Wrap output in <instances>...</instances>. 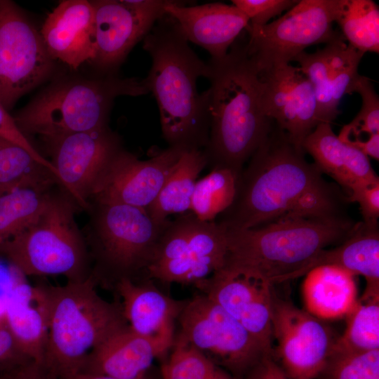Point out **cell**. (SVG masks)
<instances>
[{
  "mask_svg": "<svg viewBox=\"0 0 379 379\" xmlns=\"http://www.w3.org/2000/svg\"><path fill=\"white\" fill-rule=\"evenodd\" d=\"M305 154L273 121L238 176L232 205L217 222L226 230H242L289 215L347 217V196Z\"/></svg>",
  "mask_w": 379,
  "mask_h": 379,
  "instance_id": "cell-1",
  "label": "cell"
},
{
  "mask_svg": "<svg viewBox=\"0 0 379 379\" xmlns=\"http://www.w3.org/2000/svg\"><path fill=\"white\" fill-rule=\"evenodd\" d=\"M207 64L210 128L203 151L212 168H227L239 175L273 124L264 110L263 83L245 44L234 42L225 57Z\"/></svg>",
  "mask_w": 379,
  "mask_h": 379,
  "instance_id": "cell-2",
  "label": "cell"
},
{
  "mask_svg": "<svg viewBox=\"0 0 379 379\" xmlns=\"http://www.w3.org/2000/svg\"><path fill=\"white\" fill-rule=\"evenodd\" d=\"M152 58L145 78L157 100L162 135L169 147L202 149L209 137V116L205 92L197 79L209 69L190 47L176 21L165 14L143 39Z\"/></svg>",
  "mask_w": 379,
  "mask_h": 379,
  "instance_id": "cell-3",
  "label": "cell"
},
{
  "mask_svg": "<svg viewBox=\"0 0 379 379\" xmlns=\"http://www.w3.org/2000/svg\"><path fill=\"white\" fill-rule=\"evenodd\" d=\"M357 223L348 217L289 215L251 229L226 230L224 264L251 272L274 286L295 279L320 251L346 239Z\"/></svg>",
  "mask_w": 379,
  "mask_h": 379,
  "instance_id": "cell-4",
  "label": "cell"
},
{
  "mask_svg": "<svg viewBox=\"0 0 379 379\" xmlns=\"http://www.w3.org/2000/svg\"><path fill=\"white\" fill-rule=\"evenodd\" d=\"M91 276L81 282L45 284L48 333L42 365L54 379L80 371L87 355L128 324L121 305L103 299Z\"/></svg>",
  "mask_w": 379,
  "mask_h": 379,
  "instance_id": "cell-5",
  "label": "cell"
},
{
  "mask_svg": "<svg viewBox=\"0 0 379 379\" xmlns=\"http://www.w3.org/2000/svg\"><path fill=\"white\" fill-rule=\"evenodd\" d=\"M149 92L145 78L111 75L98 79L63 80L43 90L13 117L24 135L28 138L38 135L44 142L105 128L116 98Z\"/></svg>",
  "mask_w": 379,
  "mask_h": 379,
  "instance_id": "cell-6",
  "label": "cell"
},
{
  "mask_svg": "<svg viewBox=\"0 0 379 379\" xmlns=\"http://www.w3.org/2000/svg\"><path fill=\"white\" fill-rule=\"evenodd\" d=\"M79 208L65 191L51 192L36 219L0 246V256L25 277L62 276L69 282L85 281L91 274L92 265L75 220Z\"/></svg>",
  "mask_w": 379,
  "mask_h": 379,
  "instance_id": "cell-7",
  "label": "cell"
},
{
  "mask_svg": "<svg viewBox=\"0 0 379 379\" xmlns=\"http://www.w3.org/2000/svg\"><path fill=\"white\" fill-rule=\"evenodd\" d=\"M84 234L91 275L97 285L133 277L147 269L170 220L159 222L147 211L114 204H91Z\"/></svg>",
  "mask_w": 379,
  "mask_h": 379,
  "instance_id": "cell-8",
  "label": "cell"
},
{
  "mask_svg": "<svg viewBox=\"0 0 379 379\" xmlns=\"http://www.w3.org/2000/svg\"><path fill=\"white\" fill-rule=\"evenodd\" d=\"M227 253L225 228L188 212L169 221L146 270L164 283L193 284L201 289L223 266Z\"/></svg>",
  "mask_w": 379,
  "mask_h": 379,
  "instance_id": "cell-9",
  "label": "cell"
},
{
  "mask_svg": "<svg viewBox=\"0 0 379 379\" xmlns=\"http://www.w3.org/2000/svg\"><path fill=\"white\" fill-rule=\"evenodd\" d=\"M340 0H300L284 15L263 26L246 29L248 55L259 72L290 64L307 47L343 37L333 25Z\"/></svg>",
  "mask_w": 379,
  "mask_h": 379,
  "instance_id": "cell-10",
  "label": "cell"
},
{
  "mask_svg": "<svg viewBox=\"0 0 379 379\" xmlns=\"http://www.w3.org/2000/svg\"><path fill=\"white\" fill-rule=\"evenodd\" d=\"M178 337L234 376L248 375L267 353L246 328L220 305L203 293L187 301L178 318Z\"/></svg>",
  "mask_w": 379,
  "mask_h": 379,
  "instance_id": "cell-11",
  "label": "cell"
},
{
  "mask_svg": "<svg viewBox=\"0 0 379 379\" xmlns=\"http://www.w3.org/2000/svg\"><path fill=\"white\" fill-rule=\"evenodd\" d=\"M53 67L40 31L15 2L0 0V103L11 110Z\"/></svg>",
  "mask_w": 379,
  "mask_h": 379,
  "instance_id": "cell-12",
  "label": "cell"
},
{
  "mask_svg": "<svg viewBox=\"0 0 379 379\" xmlns=\"http://www.w3.org/2000/svg\"><path fill=\"white\" fill-rule=\"evenodd\" d=\"M60 188L88 211L92 189L109 161L122 148L109 126L44 141Z\"/></svg>",
  "mask_w": 379,
  "mask_h": 379,
  "instance_id": "cell-13",
  "label": "cell"
},
{
  "mask_svg": "<svg viewBox=\"0 0 379 379\" xmlns=\"http://www.w3.org/2000/svg\"><path fill=\"white\" fill-rule=\"evenodd\" d=\"M185 150L168 147L148 159L119 149L97 179L90 204H114L147 210Z\"/></svg>",
  "mask_w": 379,
  "mask_h": 379,
  "instance_id": "cell-14",
  "label": "cell"
},
{
  "mask_svg": "<svg viewBox=\"0 0 379 379\" xmlns=\"http://www.w3.org/2000/svg\"><path fill=\"white\" fill-rule=\"evenodd\" d=\"M272 328L286 373L299 379L319 378L334 342L320 319L278 297L273 288Z\"/></svg>",
  "mask_w": 379,
  "mask_h": 379,
  "instance_id": "cell-15",
  "label": "cell"
},
{
  "mask_svg": "<svg viewBox=\"0 0 379 379\" xmlns=\"http://www.w3.org/2000/svg\"><path fill=\"white\" fill-rule=\"evenodd\" d=\"M168 1L95 0L93 62L112 70L124 60L132 48L165 14Z\"/></svg>",
  "mask_w": 379,
  "mask_h": 379,
  "instance_id": "cell-16",
  "label": "cell"
},
{
  "mask_svg": "<svg viewBox=\"0 0 379 379\" xmlns=\"http://www.w3.org/2000/svg\"><path fill=\"white\" fill-rule=\"evenodd\" d=\"M273 288L251 272L223 265L201 290L239 321L267 353L273 354Z\"/></svg>",
  "mask_w": 379,
  "mask_h": 379,
  "instance_id": "cell-17",
  "label": "cell"
},
{
  "mask_svg": "<svg viewBox=\"0 0 379 379\" xmlns=\"http://www.w3.org/2000/svg\"><path fill=\"white\" fill-rule=\"evenodd\" d=\"M263 83L266 115L302 148L305 139L321 124L314 91L298 66L290 64L259 72Z\"/></svg>",
  "mask_w": 379,
  "mask_h": 379,
  "instance_id": "cell-18",
  "label": "cell"
},
{
  "mask_svg": "<svg viewBox=\"0 0 379 379\" xmlns=\"http://www.w3.org/2000/svg\"><path fill=\"white\" fill-rule=\"evenodd\" d=\"M364 55L342 37L314 53L303 51L294 58L313 87L321 123L331 124L340 113L343 97L356 93Z\"/></svg>",
  "mask_w": 379,
  "mask_h": 379,
  "instance_id": "cell-19",
  "label": "cell"
},
{
  "mask_svg": "<svg viewBox=\"0 0 379 379\" xmlns=\"http://www.w3.org/2000/svg\"><path fill=\"white\" fill-rule=\"evenodd\" d=\"M164 10L176 21L188 42L206 50L213 59L225 57L249 23L234 5L218 2L185 6L180 2L168 1Z\"/></svg>",
  "mask_w": 379,
  "mask_h": 379,
  "instance_id": "cell-20",
  "label": "cell"
},
{
  "mask_svg": "<svg viewBox=\"0 0 379 379\" xmlns=\"http://www.w3.org/2000/svg\"><path fill=\"white\" fill-rule=\"evenodd\" d=\"M40 33L51 58L72 69L95 58L94 10L91 1H60L47 15Z\"/></svg>",
  "mask_w": 379,
  "mask_h": 379,
  "instance_id": "cell-21",
  "label": "cell"
},
{
  "mask_svg": "<svg viewBox=\"0 0 379 379\" xmlns=\"http://www.w3.org/2000/svg\"><path fill=\"white\" fill-rule=\"evenodd\" d=\"M121 298L123 315L135 333L158 345L165 352L174 342V322L186 302L164 294L150 284H138L128 278L114 285Z\"/></svg>",
  "mask_w": 379,
  "mask_h": 379,
  "instance_id": "cell-22",
  "label": "cell"
},
{
  "mask_svg": "<svg viewBox=\"0 0 379 379\" xmlns=\"http://www.w3.org/2000/svg\"><path fill=\"white\" fill-rule=\"evenodd\" d=\"M301 147L313 158L322 173L332 178L347 194L355 186L379 182L368 157L341 141L331 124H318Z\"/></svg>",
  "mask_w": 379,
  "mask_h": 379,
  "instance_id": "cell-23",
  "label": "cell"
},
{
  "mask_svg": "<svg viewBox=\"0 0 379 379\" xmlns=\"http://www.w3.org/2000/svg\"><path fill=\"white\" fill-rule=\"evenodd\" d=\"M166 352L128 326L116 331L86 357L81 371L117 379H139L153 360Z\"/></svg>",
  "mask_w": 379,
  "mask_h": 379,
  "instance_id": "cell-24",
  "label": "cell"
},
{
  "mask_svg": "<svg viewBox=\"0 0 379 379\" xmlns=\"http://www.w3.org/2000/svg\"><path fill=\"white\" fill-rule=\"evenodd\" d=\"M326 265L341 267L366 280L360 300H379V230L378 225L357 223L352 234L342 243L320 251L295 276H305L312 269Z\"/></svg>",
  "mask_w": 379,
  "mask_h": 379,
  "instance_id": "cell-25",
  "label": "cell"
},
{
  "mask_svg": "<svg viewBox=\"0 0 379 379\" xmlns=\"http://www.w3.org/2000/svg\"><path fill=\"white\" fill-rule=\"evenodd\" d=\"M4 319L23 352L42 364L48 333L45 284L25 281L17 286L7 301Z\"/></svg>",
  "mask_w": 379,
  "mask_h": 379,
  "instance_id": "cell-26",
  "label": "cell"
},
{
  "mask_svg": "<svg viewBox=\"0 0 379 379\" xmlns=\"http://www.w3.org/2000/svg\"><path fill=\"white\" fill-rule=\"evenodd\" d=\"M302 295L307 312L320 319L347 317L357 303L355 275L333 265L316 267L305 275Z\"/></svg>",
  "mask_w": 379,
  "mask_h": 379,
  "instance_id": "cell-27",
  "label": "cell"
},
{
  "mask_svg": "<svg viewBox=\"0 0 379 379\" xmlns=\"http://www.w3.org/2000/svg\"><path fill=\"white\" fill-rule=\"evenodd\" d=\"M208 165L203 149L185 150L168 176L157 198L147 208L150 216L159 222L173 214L190 212L194 187L199 173Z\"/></svg>",
  "mask_w": 379,
  "mask_h": 379,
  "instance_id": "cell-28",
  "label": "cell"
},
{
  "mask_svg": "<svg viewBox=\"0 0 379 379\" xmlns=\"http://www.w3.org/2000/svg\"><path fill=\"white\" fill-rule=\"evenodd\" d=\"M55 175L28 151L0 136V195L20 187L51 188Z\"/></svg>",
  "mask_w": 379,
  "mask_h": 379,
  "instance_id": "cell-29",
  "label": "cell"
},
{
  "mask_svg": "<svg viewBox=\"0 0 379 379\" xmlns=\"http://www.w3.org/2000/svg\"><path fill=\"white\" fill-rule=\"evenodd\" d=\"M335 22L352 48L379 53V8L373 1L340 0Z\"/></svg>",
  "mask_w": 379,
  "mask_h": 379,
  "instance_id": "cell-30",
  "label": "cell"
},
{
  "mask_svg": "<svg viewBox=\"0 0 379 379\" xmlns=\"http://www.w3.org/2000/svg\"><path fill=\"white\" fill-rule=\"evenodd\" d=\"M51 192V188L20 187L0 195V246L36 219Z\"/></svg>",
  "mask_w": 379,
  "mask_h": 379,
  "instance_id": "cell-31",
  "label": "cell"
},
{
  "mask_svg": "<svg viewBox=\"0 0 379 379\" xmlns=\"http://www.w3.org/2000/svg\"><path fill=\"white\" fill-rule=\"evenodd\" d=\"M238 176L227 168H213L208 174L197 181L190 212L201 221H214L232 205Z\"/></svg>",
  "mask_w": 379,
  "mask_h": 379,
  "instance_id": "cell-32",
  "label": "cell"
},
{
  "mask_svg": "<svg viewBox=\"0 0 379 379\" xmlns=\"http://www.w3.org/2000/svg\"><path fill=\"white\" fill-rule=\"evenodd\" d=\"M343 334L333 344L331 354H357L379 350V300H357L347 317Z\"/></svg>",
  "mask_w": 379,
  "mask_h": 379,
  "instance_id": "cell-33",
  "label": "cell"
},
{
  "mask_svg": "<svg viewBox=\"0 0 379 379\" xmlns=\"http://www.w3.org/2000/svg\"><path fill=\"white\" fill-rule=\"evenodd\" d=\"M172 347L161 368L164 379H239L178 336Z\"/></svg>",
  "mask_w": 379,
  "mask_h": 379,
  "instance_id": "cell-34",
  "label": "cell"
},
{
  "mask_svg": "<svg viewBox=\"0 0 379 379\" xmlns=\"http://www.w3.org/2000/svg\"><path fill=\"white\" fill-rule=\"evenodd\" d=\"M356 93L361 97V107L338 136L343 142L358 149L371 136L379 133V97L370 79L364 76H361Z\"/></svg>",
  "mask_w": 379,
  "mask_h": 379,
  "instance_id": "cell-35",
  "label": "cell"
},
{
  "mask_svg": "<svg viewBox=\"0 0 379 379\" xmlns=\"http://www.w3.org/2000/svg\"><path fill=\"white\" fill-rule=\"evenodd\" d=\"M379 379V350L357 354H331L319 378Z\"/></svg>",
  "mask_w": 379,
  "mask_h": 379,
  "instance_id": "cell-36",
  "label": "cell"
},
{
  "mask_svg": "<svg viewBox=\"0 0 379 379\" xmlns=\"http://www.w3.org/2000/svg\"><path fill=\"white\" fill-rule=\"evenodd\" d=\"M233 5L248 19L252 26H263L273 18L288 11L296 0H232Z\"/></svg>",
  "mask_w": 379,
  "mask_h": 379,
  "instance_id": "cell-37",
  "label": "cell"
},
{
  "mask_svg": "<svg viewBox=\"0 0 379 379\" xmlns=\"http://www.w3.org/2000/svg\"><path fill=\"white\" fill-rule=\"evenodd\" d=\"M0 136L20 145L28 151L39 163L48 168L57 178L55 168L48 159L36 149L29 138L18 127L13 117L0 103Z\"/></svg>",
  "mask_w": 379,
  "mask_h": 379,
  "instance_id": "cell-38",
  "label": "cell"
},
{
  "mask_svg": "<svg viewBox=\"0 0 379 379\" xmlns=\"http://www.w3.org/2000/svg\"><path fill=\"white\" fill-rule=\"evenodd\" d=\"M32 360L23 352L4 319L0 323V376Z\"/></svg>",
  "mask_w": 379,
  "mask_h": 379,
  "instance_id": "cell-39",
  "label": "cell"
},
{
  "mask_svg": "<svg viewBox=\"0 0 379 379\" xmlns=\"http://www.w3.org/2000/svg\"><path fill=\"white\" fill-rule=\"evenodd\" d=\"M349 202H356L363 218V222L368 225H378L379 182L354 187L347 194Z\"/></svg>",
  "mask_w": 379,
  "mask_h": 379,
  "instance_id": "cell-40",
  "label": "cell"
},
{
  "mask_svg": "<svg viewBox=\"0 0 379 379\" xmlns=\"http://www.w3.org/2000/svg\"><path fill=\"white\" fill-rule=\"evenodd\" d=\"M15 266L0 256V318L4 317L7 301L17 286L26 281Z\"/></svg>",
  "mask_w": 379,
  "mask_h": 379,
  "instance_id": "cell-41",
  "label": "cell"
},
{
  "mask_svg": "<svg viewBox=\"0 0 379 379\" xmlns=\"http://www.w3.org/2000/svg\"><path fill=\"white\" fill-rule=\"evenodd\" d=\"M247 375L246 379H299L288 375L273 354L265 355Z\"/></svg>",
  "mask_w": 379,
  "mask_h": 379,
  "instance_id": "cell-42",
  "label": "cell"
},
{
  "mask_svg": "<svg viewBox=\"0 0 379 379\" xmlns=\"http://www.w3.org/2000/svg\"><path fill=\"white\" fill-rule=\"evenodd\" d=\"M0 379H54L44 366L35 361L29 362L0 376Z\"/></svg>",
  "mask_w": 379,
  "mask_h": 379,
  "instance_id": "cell-43",
  "label": "cell"
},
{
  "mask_svg": "<svg viewBox=\"0 0 379 379\" xmlns=\"http://www.w3.org/2000/svg\"><path fill=\"white\" fill-rule=\"evenodd\" d=\"M62 379H117L108 375L88 373L84 371H78Z\"/></svg>",
  "mask_w": 379,
  "mask_h": 379,
  "instance_id": "cell-44",
  "label": "cell"
},
{
  "mask_svg": "<svg viewBox=\"0 0 379 379\" xmlns=\"http://www.w3.org/2000/svg\"><path fill=\"white\" fill-rule=\"evenodd\" d=\"M139 379H142V378H139Z\"/></svg>",
  "mask_w": 379,
  "mask_h": 379,
  "instance_id": "cell-45",
  "label": "cell"
}]
</instances>
